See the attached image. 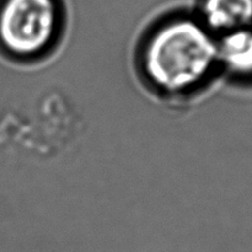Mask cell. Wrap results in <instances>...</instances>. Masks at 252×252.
I'll use <instances>...</instances> for the list:
<instances>
[{
    "instance_id": "6da1fadb",
    "label": "cell",
    "mask_w": 252,
    "mask_h": 252,
    "mask_svg": "<svg viewBox=\"0 0 252 252\" xmlns=\"http://www.w3.org/2000/svg\"><path fill=\"white\" fill-rule=\"evenodd\" d=\"M135 62L145 86L167 100L197 95L221 73L218 38L187 11L152 22L140 37Z\"/></svg>"
},
{
    "instance_id": "3957f363",
    "label": "cell",
    "mask_w": 252,
    "mask_h": 252,
    "mask_svg": "<svg viewBox=\"0 0 252 252\" xmlns=\"http://www.w3.org/2000/svg\"><path fill=\"white\" fill-rule=\"evenodd\" d=\"M194 14L217 38L252 29V0H197Z\"/></svg>"
},
{
    "instance_id": "7a4b0ae2",
    "label": "cell",
    "mask_w": 252,
    "mask_h": 252,
    "mask_svg": "<svg viewBox=\"0 0 252 252\" xmlns=\"http://www.w3.org/2000/svg\"><path fill=\"white\" fill-rule=\"evenodd\" d=\"M66 29L63 0H0V48L21 63L47 59Z\"/></svg>"
},
{
    "instance_id": "277c9868",
    "label": "cell",
    "mask_w": 252,
    "mask_h": 252,
    "mask_svg": "<svg viewBox=\"0 0 252 252\" xmlns=\"http://www.w3.org/2000/svg\"><path fill=\"white\" fill-rule=\"evenodd\" d=\"M220 71L235 80L252 79V29L218 38Z\"/></svg>"
}]
</instances>
